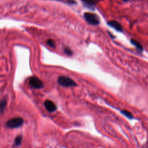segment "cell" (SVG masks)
Segmentation results:
<instances>
[{
    "label": "cell",
    "instance_id": "obj_1",
    "mask_svg": "<svg viewBox=\"0 0 148 148\" xmlns=\"http://www.w3.org/2000/svg\"><path fill=\"white\" fill-rule=\"evenodd\" d=\"M84 17L86 21L91 25H97L100 23L99 17L95 13L86 12L84 13Z\"/></svg>",
    "mask_w": 148,
    "mask_h": 148
},
{
    "label": "cell",
    "instance_id": "obj_2",
    "mask_svg": "<svg viewBox=\"0 0 148 148\" xmlns=\"http://www.w3.org/2000/svg\"><path fill=\"white\" fill-rule=\"evenodd\" d=\"M58 83L60 86L65 87H74L77 85L76 83L71 78L64 76H61L58 77Z\"/></svg>",
    "mask_w": 148,
    "mask_h": 148
},
{
    "label": "cell",
    "instance_id": "obj_3",
    "mask_svg": "<svg viewBox=\"0 0 148 148\" xmlns=\"http://www.w3.org/2000/svg\"><path fill=\"white\" fill-rule=\"evenodd\" d=\"M23 122H24L23 119L21 117L13 118L12 119L9 120L6 123V126L9 128H18L23 124Z\"/></svg>",
    "mask_w": 148,
    "mask_h": 148
},
{
    "label": "cell",
    "instance_id": "obj_4",
    "mask_svg": "<svg viewBox=\"0 0 148 148\" xmlns=\"http://www.w3.org/2000/svg\"><path fill=\"white\" fill-rule=\"evenodd\" d=\"M28 83L29 84L34 88H42L44 86L43 82L36 76L30 77Z\"/></svg>",
    "mask_w": 148,
    "mask_h": 148
},
{
    "label": "cell",
    "instance_id": "obj_5",
    "mask_svg": "<svg viewBox=\"0 0 148 148\" xmlns=\"http://www.w3.org/2000/svg\"><path fill=\"white\" fill-rule=\"evenodd\" d=\"M44 105L46 110L50 112H53L56 110L57 106L56 104L50 100H46L44 103Z\"/></svg>",
    "mask_w": 148,
    "mask_h": 148
},
{
    "label": "cell",
    "instance_id": "obj_6",
    "mask_svg": "<svg viewBox=\"0 0 148 148\" xmlns=\"http://www.w3.org/2000/svg\"><path fill=\"white\" fill-rule=\"evenodd\" d=\"M108 24L110 26L112 27V28H113L114 29H115L116 30H117V31L119 32H122L123 29H122V27L121 25V24L118 23L117 21L115 20H110L108 22Z\"/></svg>",
    "mask_w": 148,
    "mask_h": 148
},
{
    "label": "cell",
    "instance_id": "obj_7",
    "mask_svg": "<svg viewBox=\"0 0 148 148\" xmlns=\"http://www.w3.org/2000/svg\"><path fill=\"white\" fill-rule=\"evenodd\" d=\"M131 43H132L133 45H134L138 50H140V51H142V50H143V47H142V46L140 45V43L139 42L136 41V40H135V39H131Z\"/></svg>",
    "mask_w": 148,
    "mask_h": 148
},
{
    "label": "cell",
    "instance_id": "obj_8",
    "mask_svg": "<svg viewBox=\"0 0 148 148\" xmlns=\"http://www.w3.org/2000/svg\"><path fill=\"white\" fill-rule=\"evenodd\" d=\"M121 113L124 115L125 117H127V118L130 119H132L134 118L132 114H131V112L127 111V110H121Z\"/></svg>",
    "mask_w": 148,
    "mask_h": 148
},
{
    "label": "cell",
    "instance_id": "obj_9",
    "mask_svg": "<svg viewBox=\"0 0 148 148\" xmlns=\"http://www.w3.org/2000/svg\"><path fill=\"white\" fill-rule=\"evenodd\" d=\"M21 141H22V136L21 135H18L17 136L14 140V145L17 146H20L21 143Z\"/></svg>",
    "mask_w": 148,
    "mask_h": 148
},
{
    "label": "cell",
    "instance_id": "obj_10",
    "mask_svg": "<svg viewBox=\"0 0 148 148\" xmlns=\"http://www.w3.org/2000/svg\"><path fill=\"white\" fill-rule=\"evenodd\" d=\"M87 6H93L95 4V0H83Z\"/></svg>",
    "mask_w": 148,
    "mask_h": 148
},
{
    "label": "cell",
    "instance_id": "obj_11",
    "mask_svg": "<svg viewBox=\"0 0 148 148\" xmlns=\"http://www.w3.org/2000/svg\"><path fill=\"white\" fill-rule=\"evenodd\" d=\"M46 43L47 44V45H49L51 47H54L56 46V43H55L54 40L51 39H47L46 40Z\"/></svg>",
    "mask_w": 148,
    "mask_h": 148
},
{
    "label": "cell",
    "instance_id": "obj_12",
    "mask_svg": "<svg viewBox=\"0 0 148 148\" xmlns=\"http://www.w3.org/2000/svg\"><path fill=\"white\" fill-rule=\"evenodd\" d=\"M6 105V101L5 99H3L0 101V110L2 112L5 108Z\"/></svg>",
    "mask_w": 148,
    "mask_h": 148
},
{
    "label": "cell",
    "instance_id": "obj_13",
    "mask_svg": "<svg viewBox=\"0 0 148 148\" xmlns=\"http://www.w3.org/2000/svg\"><path fill=\"white\" fill-rule=\"evenodd\" d=\"M64 52L68 56H71L73 54V52L71 49L69 47H65L64 49Z\"/></svg>",
    "mask_w": 148,
    "mask_h": 148
},
{
    "label": "cell",
    "instance_id": "obj_14",
    "mask_svg": "<svg viewBox=\"0 0 148 148\" xmlns=\"http://www.w3.org/2000/svg\"><path fill=\"white\" fill-rule=\"evenodd\" d=\"M122 1H124V2H127L128 0H122Z\"/></svg>",
    "mask_w": 148,
    "mask_h": 148
}]
</instances>
